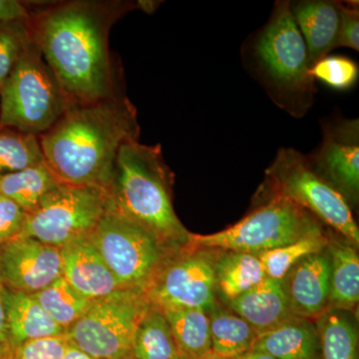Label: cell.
<instances>
[{"label": "cell", "instance_id": "cell-19", "mask_svg": "<svg viewBox=\"0 0 359 359\" xmlns=\"http://www.w3.org/2000/svg\"><path fill=\"white\" fill-rule=\"evenodd\" d=\"M6 327L11 348L30 340L58 337L66 330L48 316L33 294L6 289Z\"/></svg>", "mask_w": 359, "mask_h": 359}, {"label": "cell", "instance_id": "cell-16", "mask_svg": "<svg viewBox=\"0 0 359 359\" xmlns=\"http://www.w3.org/2000/svg\"><path fill=\"white\" fill-rule=\"evenodd\" d=\"M290 8L308 49L311 67L335 49L340 20L339 2L306 0L290 4Z\"/></svg>", "mask_w": 359, "mask_h": 359}, {"label": "cell", "instance_id": "cell-43", "mask_svg": "<svg viewBox=\"0 0 359 359\" xmlns=\"http://www.w3.org/2000/svg\"><path fill=\"white\" fill-rule=\"evenodd\" d=\"M0 128H1V127H0Z\"/></svg>", "mask_w": 359, "mask_h": 359}, {"label": "cell", "instance_id": "cell-36", "mask_svg": "<svg viewBox=\"0 0 359 359\" xmlns=\"http://www.w3.org/2000/svg\"><path fill=\"white\" fill-rule=\"evenodd\" d=\"M13 353L7 334L6 287L0 283V358Z\"/></svg>", "mask_w": 359, "mask_h": 359}, {"label": "cell", "instance_id": "cell-9", "mask_svg": "<svg viewBox=\"0 0 359 359\" xmlns=\"http://www.w3.org/2000/svg\"><path fill=\"white\" fill-rule=\"evenodd\" d=\"M148 308L142 292L118 290L92 301L86 311L67 328L66 337L93 359L129 358L137 325Z\"/></svg>", "mask_w": 359, "mask_h": 359}, {"label": "cell", "instance_id": "cell-4", "mask_svg": "<svg viewBox=\"0 0 359 359\" xmlns=\"http://www.w3.org/2000/svg\"><path fill=\"white\" fill-rule=\"evenodd\" d=\"M252 67L273 102L294 117L308 113L316 95L308 49L290 2L278 1L269 22L252 40Z\"/></svg>", "mask_w": 359, "mask_h": 359}, {"label": "cell", "instance_id": "cell-24", "mask_svg": "<svg viewBox=\"0 0 359 359\" xmlns=\"http://www.w3.org/2000/svg\"><path fill=\"white\" fill-rule=\"evenodd\" d=\"M330 294L328 306L349 311L359 301V257L349 245L337 243L330 250Z\"/></svg>", "mask_w": 359, "mask_h": 359}, {"label": "cell", "instance_id": "cell-27", "mask_svg": "<svg viewBox=\"0 0 359 359\" xmlns=\"http://www.w3.org/2000/svg\"><path fill=\"white\" fill-rule=\"evenodd\" d=\"M327 245L328 240L318 224L306 236L292 244L266 250L257 256L263 264L266 278L282 280L292 266L306 257L323 252Z\"/></svg>", "mask_w": 359, "mask_h": 359}, {"label": "cell", "instance_id": "cell-25", "mask_svg": "<svg viewBox=\"0 0 359 359\" xmlns=\"http://www.w3.org/2000/svg\"><path fill=\"white\" fill-rule=\"evenodd\" d=\"M132 356L135 359H178L171 327L159 309L149 308L135 332Z\"/></svg>", "mask_w": 359, "mask_h": 359}, {"label": "cell", "instance_id": "cell-29", "mask_svg": "<svg viewBox=\"0 0 359 359\" xmlns=\"http://www.w3.org/2000/svg\"><path fill=\"white\" fill-rule=\"evenodd\" d=\"M39 137L0 128V176L44 163Z\"/></svg>", "mask_w": 359, "mask_h": 359}, {"label": "cell", "instance_id": "cell-13", "mask_svg": "<svg viewBox=\"0 0 359 359\" xmlns=\"http://www.w3.org/2000/svg\"><path fill=\"white\" fill-rule=\"evenodd\" d=\"M308 158L314 169L346 200L358 198V119H339L325 125L320 149Z\"/></svg>", "mask_w": 359, "mask_h": 359}, {"label": "cell", "instance_id": "cell-34", "mask_svg": "<svg viewBox=\"0 0 359 359\" xmlns=\"http://www.w3.org/2000/svg\"><path fill=\"white\" fill-rule=\"evenodd\" d=\"M26 212L13 201L0 195V245L22 233Z\"/></svg>", "mask_w": 359, "mask_h": 359}, {"label": "cell", "instance_id": "cell-2", "mask_svg": "<svg viewBox=\"0 0 359 359\" xmlns=\"http://www.w3.org/2000/svg\"><path fill=\"white\" fill-rule=\"evenodd\" d=\"M138 136L133 105L110 97L72 104L39 141L45 162L61 183L108 191L120 148Z\"/></svg>", "mask_w": 359, "mask_h": 359}, {"label": "cell", "instance_id": "cell-32", "mask_svg": "<svg viewBox=\"0 0 359 359\" xmlns=\"http://www.w3.org/2000/svg\"><path fill=\"white\" fill-rule=\"evenodd\" d=\"M70 341L66 334L30 340L13 351L15 359H63Z\"/></svg>", "mask_w": 359, "mask_h": 359}, {"label": "cell", "instance_id": "cell-30", "mask_svg": "<svg viewBox=\"0 0 359 359\" xmlns=\"http://www.w3.org/2000/svg\"><path fill=\"white\" fill-rule=\"evenodd\" d=\"M32 40L29 20L0 21V86Z\"/></svg>", "mask_w": 359, "mask_h": 359}, {"label": "cell", "instance_id": "cell-14", "mask_svg": "<svg viewBox=\"0 0 359 359\" xmlns=\"http://www.w3.org/2000/svg\"><path fill=\"white\" fill-rule=\"evenodd\" d=\"M290 311L309 318L328 308L330 294V255L323 250L302 259L282 280Z\"/></svg>", "mask_w": 359, "mask_h": 359}, {"label": "cell", "instance_id": "cell-15", "mask_svg": "<svg viewBox=\"0 0 359 359\" xmlns=\"http://www.w3.org/2000/svg\"><path fill=\"white\" fill-rule=\"evenodd\" d=\"M60 254L63 278L89 301L103 299L121 290L89 237L63 245Z\"/></svg>", "mask_w": 359, "mask_h": 359}, {"label": "cell", "instance_id": "cell-40", "mask_svg": "<svg viewBox=\"0 0 359 359\" xmlns=\"http://www.w3.org/2000/svg\"><path fill=\"white\" fill-rule=\"evenodd\" d=\"M0 359H15L14 358L13 353L8 354V355L4 356V358H1Z\"/></svg>", "mask_w": 359, "mask_h": 359}, {"label": "cell", "instance_id": "cell-35", "mask_svg": "<svg viewBox=\"0 0 359 359\" xmlns=\"http://www.w3.org/2000/svg\"><path fill=\"white\" fill-rule=\"evenodd\" d=\"M29 20L27 7L18 0H0V21Z\"/></svg>", "mask_w": 359, "mask_h": 359}, {"label": "cell", "instance_id": "cell-33", "mask_svg": "<svg viewBox=\"0 0 359 359\" xmlns=\"http://www.w3.org/2000/svg\"><path fill=\"white\" fill-rule=\"evenodd\" d=\"M340 20L337 47L359 50V9L358 2H339Z\"/></svg>", "mask_w": 359, "mask_h": 359}, {"label": "cell", "instance_id": "cell-21", "mask_svg": "<svg viewBox=\"0 0 359 359\" xmlns=\"http://www.w3.org/2000/svg\"><path fill=\"white\" fill-rule=\"evenodd\" d=\"M60 184L44 162L0 176V195L13 201L28 214Z\"/></svg>", "mask_w": 359, "mask_h": 359}, {"label": "cell", "instance_id": "cell-1", "mask_svg": "<svg viewBox=\"0 0 359 359\" xmlns=\"http://www.w3.org/2000/svg\"><path fill=\"white\" fill-rule=\"evenodd\" d=\"M128 4L71 1L40 14L33 39L72 104L113 97L108 39L111 26Z\"/></svg>", "mask_w": 359, "mask_h": 359}, {"label": "cell", "instance_id": "cell-42", "mask_svg": "<svg viewBox=\"0 0 359 359\" xmlns=\"http://www.w3.org/2000/svg\"><path fill=\"white\" fill-rule=\"evenodd\" d=\"M178 359H182L181 358H179Z\"/></svg>", "mask_w": 359, "mask_h": 359}, {"label": "cell", "instance_id": "cell-31", "mask_svg": "<svg viewBox=\"0 0 359 359\" xmlns=\"http://www.w3.org/2000/svg\"><path fill=\"white\" fill-rule=\"evenodd\" d=\"M314 81L323 82L337 91H348L358 83L359 68L353 59L342 55H327L309 69Z\"/></svg>", "mask_w": 359, "mask_h": 359}, {"label": "cell", "instance_id": "cell-6", "mask_svg": "<svg viewBox=\"0 0 359 359\" xmlns=\"http://www.w3.org/2000/svg\"><path fill=\"white\" fill-rule=\"evenodd\" d=\"M271 198L285 197L359 244L358 224L348 201L313 167L308 156L282 148L268 170Z\"/></svg>", "mask_w": 359, "mask_h": 359}, {"label": "cell", "instance_id": "cell-28", "mask_svg": "<svg viewBox=\"0 0 359 359\" xmlns=\"http://www.w3.org/2000/svg\"><path fill=\"white\" fill-rule=\"evenodd\" d=\"M45 313L67 330L88 309L91 301L73 289L63 276L33 294Z\"/></svg>", "mask_w": 359, "mask_h": 359}, {"label": "cell", "instance_id": "cell-39", "mask_svg": "<svg viewBox=\"0 0 359 359\" xmlns=\"http://www.w3.org/2000/svg\"><path fill=\"white\" fill-rule=\"evenodd\" d=\"M198 359H235L231 358H224V356L218 355V354L212 353V351H210L205 355L201 356L200 358Z\"/></svg>", "mask_w": 359, "mask_h": 359}, {"label": "cell", "instance_id": "cell-11", "mask_svg": "<svg viewBox=\"0 0 359 359\" xmlns=\"http://www.w3.org/2000/svg\"><path fill=\"white\" fill-rule=\"evenodd\" d=\"M219 250L185 245L166 257L144 292L148 304L160 311L199 309L205 313L217 302L215 263Z\"/></svg>", "mask_w": 359, "mask_h": 359}, {"label": "cell", "instance_id": "cell-38", "mask_svg": "<svg viewBox=\"0 0 359 359\" xmlns=\"http://www.w3.org/2000/svg\"><path fill=\"white\" fill-rule=\"evenodd\" d=\"M235 359H276L269 354L263 353V351H254V349H250L247 353L241 354L237 356Z\"/></svg>", "mask_w": 359, "mask_h": 359}, {"label": "cell", "instance_id": "cell-26", "mask_svg": "<svg viewBox=\"0 0 359 359\" xmlns=\"http://www.w3.org/2000/svg\"><path fill=\"white\" fill-rule=\"evenodd\" d=\"M316 330L321 359H358V330L346 311H325L318 318Z\"/></svg>", "mask_w": 359, "mask_h": 359}, {"label": "cell", "instance_id": "cell-20", "mask_svg": "<svg viewBox=\"0 0 359 359\" xmlns=\"http://www.w3.org/2000/svg\"><path fill=\"white\" fill-rule=\"evenodd\" d=\"M219 252L215 263L217 294L226 304L266 278L257 255L221 250Z\"/></svg>", "mask_w": 359, "mask_h": 359}, {"label": "cell", "instance_id": "cell-8", "mask_svg": "<svg viewBox=\"0 0 359 359\" xmlns=\"http://www.w3.org/2000/svg\"><path fill=\"white\" fill-rule=\"evenodd\" d=\"M121 290L144 294L173 250L109 208L88 236Z\"/></svg>", "mask_w": 359, "mask_h": 359}, {"label": "cell", "instance_id": "cell-18", "mask_svg": "<svg viewBox=\"0 0 359 359\" xmlns=\"http://www.w3.org/2000/svg\"><path fill=\"white\" fill-rule=\"evenodd\" d=\"M252 349L276 359H320L316 327L306 318L295 316L257 334Z\"/></svg>", "mask_w": 359, "mask_h": 359}, {"label": "cell", "instance_id": "cell-12", "mask_svg": "<svg viewBox=\"0 0 359 359\" xmlns=\"http://www.w3.org/2000/svg\"><path fill=\"white\" fill-rule=\"evenodd\" d=\"M62 276L60 249L28 237L0 245V283L13 292L35 294Z\"/></svg>", "mask_w": 359, "mask_h": 359}, {"label": "cell", "instance_id": "cell-10", "mask_svg": "<svg viewBox=\"0 0 359 359\" xmlns=\"http://www.w3.org/2000/svg\"><path fill=\"white\" fill-rule=\"evenodd\" d=\"M109 208L108 191L61 183L26 214L20 237L61 249L77 238L88 237Z\"/></svg>", "mask_w": 359, "mask_h": 359}, {"label": "cell", "instance_id": "cell-37", "mask_svg": "<svg viewBox=\"0 0 359 359\" xmlns=\"http://www.w3.org/2000/svg\"><path fill=\"white\" fill-rule=\"evenodd\" d=\"M63 359H93L84 353L83 351L78 349L76 346H73L72 344L68 346L67 351H66L65 358Z\"/></svg>", "mask_w": 359, "mask_h": 359}, {"label": "cell", "instance_id": "cell-7", "mask_svg": "<svg viewBox=\"0 0 359 359\" xmlns=\"http://www.w3.org/2000/svg\"><path fill=\"white\" fill-rule=\"evenodd\" d=\"M318 224L311 212L276 196L226 230L212 235L190 233L189 245L257 255L292 244Z\"/></svg>", "mask_w": 359, "mask_h": 359}, {"label": "cell", "instance_id": "cell-5", "mask_svg": "<svg viewBox=\"0 0 359 359\" xmlns=\"http://www.w3.org/2000/svg\"><path fill=\"white\" fill-rule=\"evenodd\" d=\"M69 106L33 39L0 86V127L41 136Z\"/></svg>", "mask_w": 359, "mask_h": 359}, {"label": "cell", "instance_id": "cell-17", "mask_svg": "<svg viewBox=\"0 0 359 359\" xmlns=\"http://www.w3.org/2000/svg\"><path fill=\"white\" fill-rule=\"evenodd\" d=\"M228 306L231 311L250 323L257 334L294 316L282 280L269 278L228 302Z\"/></svg>", "mask_w": 359, "mask_h": 359}, {"label": "cell", "instance_id": "cell-22", "mask_svg": "<svg viewBox=\"0 0 359 359\" xmlns=\"http://www.w3.org/2000/svg\"><path fill=\"white\" fill-rule=\"evenodd\" d=\"M171 327L182 359H198L212 351L209 318L199 309H174L161 311Z\"/></svg>", "mask_w": 359, "mask_h": 359}, {"label": "cell", "instance_id": "cell-3", "mask_svg": "<svg viewBox=\"0 0 359 359\" xmlns=\"http://www.w3.org/2000/svg\"><path fill=\"white\" fill-rule=\"evenodd\" d=\"M108 194L110 208L145 229L167 250L189 245L191 233L174 211L169 170L160 146L138 140L123 144Z\"/></svg>", "mask_w": 359, "mask_h": 359}, {"label": "cell", "instance_id": "cell-41", "mask_svg": "<svg viewBox=\"0 0 359 359\" xmlns=\"http://www.w3.org/2000/svg\"><path fill=\"white\" fill-rule=\"evenodd\" d=\"M124 359H135V358H133V356H129V358H124Z\"/></svg>", "mask_w": 359, "mask_h": 359}, {"label": "cell", "instance_id": "cell-23", "mask_svg": "<svg viewBox=\"0 0 359 359\" xmlns=\"http://www.w3.org/2000/svg\"><path fill=\"white\" fill-rule=\"evenodd\" d=\"M208 318L212 353L235 358L252 349L257 332L244 318L218 304L208 313Z\"/></svg>", "mask_w": 359, "mask_h": 359}]
</instances>
